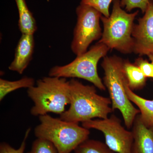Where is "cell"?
Returning a JSON list of instances; mask_svg holds the SVG:
<instances>
[{
  "instance_id": "obj_1",
  "label": "cell",
  "mask_w": 153,
  "mask_h": 153,
  "mask_svg": "<svg viewBox=\"0 0 153 153\" xmlns=\"http://www.w3.org/2000/svg\"><path fill=\"white\" fill-rule=\"evenodd\" d=\"M70 107L60 115V119L69 122L79 123L92 120L107 118L113 112L110 106L109 97L97 93L94 85H85L73 78L69 81Z\"/></svg>"
},
{
  "instance_id": "obj_2",
  "label": "cell",
  "mask_w": 153,
  "mask_h": 153,
  "mask_svg": "<svg viewBox=\"0 0 153 153\" xmlns=\"http://www.w3.org/2000/svg\"><path fill=\"white\" fill-rule=\"evenodd\" d=\"M27 94L34 103L30 111L34 116L48 113L60 115L70 104L69 81L64 77L49 76L38 79L36 86L28 88Z\"/></svg>"
},
{
  "instance_id": "obj_3",
  "label": "cell",
  "mask_w": 153,
  "mask_h": 153,
  "mask_svg": "<svg viewBox=\"0 0 153 153\" xmlns=\"http://www.w3.org/2000/svg\"><path fill=\"white\" fill-rule=\"evenodd\" d=\"M123 61L117 56H106L103 58L101 66L104 72L103 84L109 93L113 110L120 111L126 127L129 129L140 111L134 106L126 92Z\"/></svg>"
},
{
  "instance_id": "obj_4",
  "label": "cell",
  "mask_w": 153,
  "mask_h": 153,
  "mask_svg": "<svg viewBox=\"0 0 153 153\" xmlns=\"http://www.w3.org/2000/svg\"><path fill=\"white\" fill-rule=\"evenodd\" d=\"M120 2V0H113L112 12L109 17L101 16L103 30L98 42L106 45L110 49H115L124 54H130L133 52L132 33L134 21L139 11L127 13L123 9Z\"/></svg>"
},
{
  "instance_id": "obj_5",
  "label": "cell",
  "mask_w": 153,
  "mask_h": 153,
  "mask_svg": "<svg viewBox=\"0 0 153 153\" xmlns=\"http://www.w3.org/2000/svg\"><path fill=\"white\" fill-rule=\"evenodd\" d=\"M40 124L35 129L37 138L44 139L52 143L59 153H70L88 139V129L79 123L69 122L48 114L39 116Z\"/></svg>"
},
{
  "instance_id": "obj_6",
  "label": "cell",
  "mask_w": 153,
  "mask_h": 153,
  "mask_svg": "<svg viewBox=\"0 0 153 153\" xmlns=\"http://www.w3.org/2000/svg\"><path fill=\"white\" fill-rule=\"evenodd\" d=\"M109 50L106 45L98 42L87 52L76 56L71 63L52 67L49 71V76L81 78L91 82L100 90H105L106 87L99 76L97 65Z\"/></svg>"
},
{
  "instance_id": "obj_7",
  "label": "cell",
  "mask_w": 153,
  "mask_h": 153,
  "mask_svg": "<svg viewBox=\"0 0 153 153\" xmlns=\"http://www.w3.org/2000/svg\"><path fill=\"white\" fill-rule=\"evenodd\" d=\"M76 13L77 21L71 48L77 56L87 52L93 41L101 38L102 32L100 22L102 15L92 7L80 3Z\"/></svg>"
},
{
  "instance_id": "obj_8",
  "label": "cell",
  "mask_w": 153,
  "mask_h": 153,
  "mask_svg": "<svg viewBox=\"0 0 153 153\" xmlns=\"http://www.w3.org/2000/svg\"><path fill=\"white\" fill-rule=\"evenodd\" d=\"M82 126L88 129H95L102 132L105 143L114 153H132V132L126 129L115 115L105 119L91 120L82 123Z\"/></svg>"
},
{
  "instance_id": "obj_9",
  "label": "cell",
  "mask_w": 153,
  "mask_h": 153,
  "mask_svg": "<svg viewBox=\"0 0 153 153\" xmlns=\"http://www.w3.org/2000/svg\"><path fill=\"white\" fill-rule=\"evenodd\" d=\"M133 52L142 56L153 55V0H149L144 15L134 25Z\"/></svg>"
},
{
  "instance_id": "obj_10",
  "label": "cell",
  "mask_w": 153,
  "mask_h": 153,
  "mask_svg": "<svg viewBox=\"0 0 153 153\" xmlns=\"http://www.w3.org/2000/svg\"><path fill=\"white\" fill-rule=\"evenodd\" d=\"M35 47L33 35L22 34L15 50L14 60L9 69L23 74L33 59Z\"/></svg>"
},
{
  "instance_id": "obj_11",
  "label": "cell",
  "mask_w": 153,
  "mask_h": 153,
  "mask_svg": "<svg viewBox=\"0 0 153 153\" xmlns=\"http://www.w3.org/2000/svg\"><path fill=\"white\" fill-rule=\"evenodd\" d=\"M131 131L134 137L132 153H153V128L146 126L140 114L135 119Z\"/></svg>"
},
{
  "instance_id": "obj_12",
  "label": "cell",
  "mask_w": 153,
  "mask_h": 153,
  "mask_svg": "<svg viewBox=\"0 0 153 153\" xmlns=\"http://www.w3.org/2000/svg\"><path fill=\"white\" fill-rule=\"evenodd\" d=\"M125 87L129 99L138 108L143 123L148 128H153V100L146 99L135 93L128 87L126 79Z\"/></svg>"
},
{
  "instance_id": "obj_13",
  "label": "cell",
  "mask_w": 153,
  "mask_h": 153,
  "mask_svg": "<svg viewBox=\"0 0 153 153\" xmlns=\"http://www.w3.org/2000/svg\"><path fill=\"white\" fill-rule=\"evenodd\" d=\"M19 11V27L22 34L34 35L37 30L36 19L25 0H15Z\"/></svg>"
},
{
  "instance_id": "obj_14",
  "label": "cell",
  "mask_w": 153,
  "mask_h": 153,
  "mask_svg": "<svg viewBox=\"0 0 153 153\" xmlns=\"http://www.w3.org/2000/svg\"><path fill=\"white\" fill-rule=\"evenodd\" d=\"M123 69L128 85L131 90H140L145 87L147 77L138 66L128 60H124Z\"/></svg>"
},
{
  "instance_id": "obj_15",
  "label": "cell",
  "mask_w": 153,
  "mask_h": 153,
  "mask_svg": "<svg viewBox=\"0 0 153 153\" xmlns=\"http://www.w3.org/2000/svg\"><path fill=\"white\" fill-rule=\"evenodd\" d=\"M35 79L32 77L24 76L16 81H9L0 79V101H1L7 94L21 88H30L34 86Z\"/></svg>"
},
{
  "instance_id": "obj_16",
  "label": "cell",
  "mask_w": 153,
  "mask_h": 153,
  "mask_svg": "<svg viewBox=\"0 0 153 153\" xmlns=\"http://www.w3.org/2000/svg\"><path fill=\"white\" fill-rule=\"evenodd\" d=\"M74 153H115L106 144L95 140H85L76 148Z\"/></svg>"
},
{
  "instance_id": "obj_17",
  "label": "cell",
  "mask_w": 153,
  "mask_h": 153,
  "mask_svg": "<svg viewBox=\"0 0 153 153\" xmlns=\"http://www.w3.org/2000/svg\"><path fill=\"white\" fill-rule=\"evenodd\" d=\"M27 153H59L54 145L44 139L37 138L33 142L32 148Z\"/></svg>"
},
{
  "instance_id": "obj_18",
  "label": "cell",
  "mask_w": 153,
  "mask_h": 153,
  "mask_svg": "<svg viewBox=\"0 0 153 153\" xmlns=\"http://www.w3.org/2000/svg\"><path fill=\"white\" fill-rule=\"evenodd\" d=\"M113 0H81L80 3L92 7L104 16L109 17V7Z\"/></svg>"
},
{
  "instance_id": "obj_19",
  "label": "cell",
  "mask_w": 153,
  "mask_h": 153,
  "mask_svg": "<svg viewBox=\"0 0 153 153\" xmlns=\"http://www.w3.org/2000/svg\"><path fill=\"white\" fill-rule=\"evenodd\" d=\"M122 8H125L127 12H130L134 9L138 8L144 13L147 8L149 0H120Z\"/></svg>"
},
{
  "instance_id": "obj_20",
  "label": "cell",
  "mask_w": 153,
  "mask_h": 153,
  "mask_svg": "<svg viewBox=\"0 0 153 153\" xmlns=\"http://www.w3.org/2000/svg\"><path fill=\"white\" fill-rule=\"evenodd\" d=\"M31 131V129L27 130L25 133V138L23 140L20 148L18 149H14L8 144L2 143L0 145V153H24L26 146V141Z\"/></svg>"
},
{
  "instance_id": "obj_21",
  "label": "cell",
  "mask_w": 153,
  "mask_h": 153,
  "mask_svg": "<svg viewBox=\"0 0 153 153\" xmlns=\"http://www.w3.org/2000/svg\"><path fill=\"white\" fill-rule=\"evenodd\" d=\"M134 63L139 67L146 77L153 78V63H149L147 60L139 57L135 60Z\"/></svg>"
},
{
  "instance_id": "obj_22",
  "label": "cell",
  "mask_w": 153,
  "mask_h": 153,
  "mask_svg": "<svg viewBox=\"0 0 153 153\" xmlns=\"http://www.w3.org/2000/svg\"><path fill=\"white\" fill-rule=\"evenodd\" d=\"M148 57H149V59L151 60V62L153 63V55H148Z\"/></svg>"
}]
</instances>
